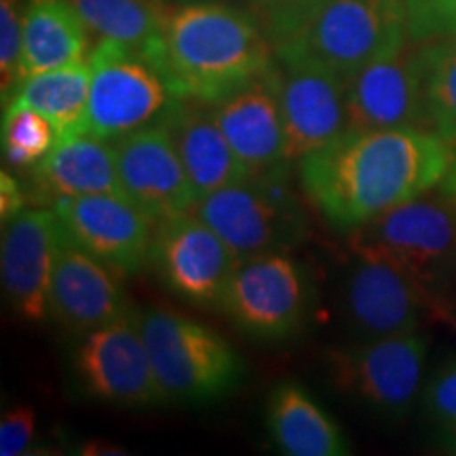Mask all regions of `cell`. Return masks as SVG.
<instances>
[{
    "instance_id": "1",
    "label": "cell",
    "mask_w": 456,
    "mask_h": 456,
    "mask_svg": "<svg viewBox=\"0 0 456 456\" xmlns=\"http://www.w3.org/2000/svg\"><path fill=\"white\" fill-rule=\"evenodd\" d=\"M454 146L427 129L346 131L298 159L306 201L336 231H355L440 186Z\"/></svg>"
},
{
    "instance_id": "2",
    "label": "cell",
    "mask_w": 456,
    "mask_h": 456,
    "mask_svg": "<svg viewBox=\"0 0 456 456\" xmlns=\"http://www.w3.org/2000/svg\"><path fill=\"white\" fill-rule=\"evenodd\" d=\"M174 98L216 106L265 77L275 47L249 9L231 3L171 4L142 53Z\"/></svg>"
},
{
    "instance_id": "3",
    "label": "cell",
    "mask_w": 456,
    "mask_h": 456,
    "mask_svg": "<svg viewBox=\"0 0 456 456\" xmlns=\"http://www.w3.org/2000/svg\"><path fill=\"white\" fill-rule=\"evenodd\" d=\"M349 249L391 262L431 298L450 292L456 283V197L431 188L351 231Z\"/></svg>"
},
{
    "instance_id": "4",
    "label": "cell",
    "mask_w": 456,
    "mask_h": 456,
    "mask_svg": "<svg viewBox=\"0 0 456 456\" xmlns=\"http://www.w3.org/2000/svg\"><path fill=\"white\" fill-rule=\"evenodd\" d=\"M406 43V0H328L275 53L281 64L322 66L349 78Z\"/></svg>"
},
{
    "instance_id": "5",
    "label": "cell",
    "mask_w": 456,
    "mask_h": 456,
    "mask_svg": "<svg viewBox=\"0 0 456 456\" xmlns=\"http://www.w3.org/2000/svg\"><path fill=\"white\" fill-rule=\"evenodd\" d=\"M142 334L165 403H209L243 379V362L212 328L167 309L142 313Z\"/></svg>"
},
{
    "instance_id": "6",
    "label": "cell",
    "mask_w": 456,
    "mask_h": 456,
    "mask_svg": "<svg viewBox=\"0 0 456 456\" xmlns=\"http://www.w3.org/2000/svg\"><path fill=\"white\" fill-rule=\"evenodd\" d=\"M239 260L285 252L309 232L306 214L289 184V167L252 174L199 199L192 208Z\"/></svg>"
},
{
    "instance_id": "7",
    "label": "cell",
    "mask_w": 456,
    "mask_h": 456,
    "mask_svg": "<svg viewBox=\"0 0 456 456\" xmlns=\"http://www.w3.org/2000/svg\"><path fill=\"white\" fill-rule=\"evenodd\" d=\"M427 346L429 340L420 332L336 346L326 355L330 383L374 414L402 420L419 395Z\"/></svg>"
},
{
    "instance_id": "8",
    "label": "cell",
    "mask_w": 456,
    "mask_h": 456,
    "mask_svg": "<svg viewBox=\"0 0 456 456\" xmlns=\"http://www.w3.org/2000/svg\"><path fill=\"white\" fill-rule=\"evenodd\" d=\"M91 85L83 134L121 140L159 121L174 95L155 66L140 51L102 41L89 55Z\"/></svg>"
},
{
    "instance_id": "9",
    "label": "cell",
    "mask_w": 456,
    "mask_h": 456,
    "mask_svg": "<svg viewBox=\"0 0 456 456\" xmlns=\"http://www.w3.org/2000/svg\"><path fill=\"white\" fill-rule=\"evenodd\" d=\"M313 305L309 275L285 252L239 262L220 313L258 340H288L302 332Z\"/></svg>"
},
{
    "instance_id": "10",
    "label": "cell",
    "mask_w": 456,
    "mask_h": 456,
    "mask_svg": "<svg viewBox=\"0 0 456 456\" xmlns=\"http://www.w3.org/2000/svg\"><path fill=\"white\" fill-rule=\"evenodd\" d=\"M239 262L224 239L192 209L157 222L148 265L188 305L220 311Z\"/></svg>"
},
{
    "instance_id": "11",
    "label": "cell",
    "mask_w": 456,
    "mask_h": 456,
    "mask_svg": "<svg viewBox=\"0 0 456 456\" xmlns=\"http://www.w3.org/2000/svg\"><path fill=\"white\" fill-rule=\"evenodd\" d=\"M77 383L91 399L123 408H152L165 397L142 334V313L129 309L85 334L74 351Z\"/></svg>"
},
{
    "instance_id": "12",
    "label": "cell",
    "mask_w": 456,
    "mask_h": 456,
    "mask_svg": "<svg viewBox=\"0 0 456 456\" xmlns=\"http://www.w3.org/2000/svg\"><path fill=\"white\" fill-rule=\"evenodd\" d=\"M425 43L410 41L349 77V131L427 129Z\"/></svg>"
},
{
    "instance_id": "13",
    "label": "cell",
    "mask_w": 456,
    "mask_h": 456,
    "mask_svg": "<svg viewBox=\"0 0 456 456\" xmlns=\"http://www.w3.org/2000/svg\"><path fill=\"white\" fill-rule=\"evenodd\" d=\"M281 106L288 152L298 161L349 131V78L322 66L271 68Z\"/></svg>"
},
{
    "instance_id": "14",
    "label": "cell",
    "mask_w": 456,
    "mask_h": 456,
    "mask_svg": "<svg viewBox=\"0 0 456 456\" xmlns=\"http://www.w3.org/2000/svg\"><path fill=\"white\" fill-rule=\"evenodd\" d=\"M51 208L68 235L118 275H135L151 262L157 222L123 195L64 197Z\"/></svg>"
},
{
    "instance_id": "15",
    "label": "cell",
    "mask_w": 456,
    "mask_h": 456,
    "mask_svg": "<svg viewBox=\"0 0 456 456\" xmlns=\"http://www.w3.org/2000/svg\"><path fill=\"white\" fill-rule=\"evenodd\" d=\"M342 283V313L362 338L416 332L429 317L431 296L391 262L353 254Z\"/></svg>"
},
{
    "instance_id": "16",
    "label": "cell",
    "mask_w": 456,
    "mask_h": 456,
    "mask_svg": "<svg viewBox=\"0 0 456 456\" xmlns=\"http://www.w3.org/2000/svg\"><path fill=\"white\" fill-rule=\"evenodd\" d=\"M117 165L123 197L155 222L195 208V191L161 121L118 140Z\"/></svg>"
},
{
    "instance_id": "17",
    "label": "cell",
    "mask_w": 456,
    "mask_h": 456,
    "mask_svg": "<svg viewBox=\"0 0 456 456\" xmlns=\"http://www.w3.org/2000/svg\"><path fill=\"white\" fill-rule=\"evenodd\" d=\"M64 224L53 208H26L3 222L0 275L13 311L26 322L49 317V289L55 249Z\"/></svg>"
},
{
    "instance_id": "18",
    "label": "cell",
    "mask_w": 456,
    "mask_h": 456,
    "mask_svg": "<svg viewBox=\"0 0 456 456\" xmlns=\"http://www.w3.org/2000/svg\"><path fill=\"white\" fill-rule=\"evenodd\" d=\"M131 309L114 271L91 256L66 228L55 249L49 289V317L66 332L85 336Z\"/></svg>"
},
{
    "instance_id": "19",
    "label": "cell",
    "mask_w": 456,
    "mask_h": 456,
    "mask_svg": "<svg viewBox=\"0 0 456 456\" xmlns=\"http://www.w3.org/2000/svg\"><path fill=\"white\" fill-rule=\"evenodd\" d=\"M212 110L228 144L252 174L289 167L292 159L271 70Z\"/></svg>"
},
{
    "instance_id": "20",
    "label": "cell",
    "mask_w": 456,
    "mask_h": 456,
    "mask_svg": "<svg viewBox=\"0 0 456 456\" xmlns=\"http://www.w3.org/2000/svg\"><path fill=\"white\" fill-rule=\"evenodd\" d=\"M159 121L169 129L197 201L252 175L228 144L209 104L171 98Z\"/></svg>"
},
{
    "instance_id": "21",
    "label": "cell",
    "mask_w": 456,
    "mask_h": 456,
    "mask_svg": "<svg viewBox=\"0 0 456 456\" xmlns=\"http://www.w3.org/2000/svg\"><path fill=\"white\" fill-rule=\"evenodd\" d=\"M32 195L37 201L64 197L123 195L118 180L117 146L89 134L61 135L43 161L32 167Z\"/></svg>"
},
{
    "instance_id": "22",
    "label": "cell",
    "mask_w": 456,
    "mask_h": 456,
    "mask_svg": "<svg viewBox=\"0 0 456 456\" xmlns=\"http://www.w3.org/2000/svg\"><path fill=\"white\" fill-rule=\"evenodd\" d=\"M21 15L20 81L85 61L89 26L72 0H28Z\"/></svg>"
},
{
    "instance_id": "23",
    "label": "cell",
    "mask_w": 456,
    "mask_h": 456,
    "mask_svg": "<svg viewBox=\"0 0 456 456\" xmlns=\"http://www.w3.org/2000/svg\"><path fill=\"white\" fill-rule=\"evenodd\" d=\"M271 440L289 456H345L349 440L340 425L298 383H279L266 402Z\"/></svg>"
},
{
    "instance_id": "24",
    "label": "cell",
    "mask_w": 456,
    "mask_h": 456,
    "mask_svg": "<svg viewBox=\"0 0 456 456\" xmlns=\"http://www.w3.org/2000/svg\"><path fill=\"white\" fill-rule=\"evenodd\" d=\"M89 85V61L53 68L21 78L4 106H28L45 114L55 125L60 138L68 134H83L87 121Z\"/></svg>"
},
{
    "instance_id": "25",
    "label": "cell",
    "mask_w": 456,
    "mask_h": 456,
    "mask_svg": "<svg viewBox=\"0 0 456 456\" xmlns=\"http://www.w3.org/2000/svg\"><path fill=\"white\" fill-rule=\"evenodd\" d=\"M89 30L144 53L161 32L169 0H72Z\"/></svg>"
},
{
    "instance_id": "26",
    "label": "cell",
    "mask_w": 456,
    "mask_h": 456,
    "mask_svg": "<svg viewBox=\"0 0 456 456\" xmlns=\"http://www.w3.org/2000/svg\"><path fill=\"white\" fill-rule=\"evenodd\" d=\"M429 131L456 146V37L425 43Z\"/></svg>"
},
{
    "instance_id": "27",
    "label": "cell",
    "mask_w": 456,
    "mask_h": 456,
    "mask_svg": "<svg viewBox=\"0 0 456 456\" xmlns=\"http://www.w3.org/2000/svg\"><path fill=\"white\" fill-rule=\"evenodd\" d=\"M3 157L11 167H34L60 140L55 125L28 106L7 104L3 112Z\"/></svg>"
},
{
    "instance_id": "28",
    "label": "cell",
    "mask_w": 456,
    "mask_h": 456,
    "mask_svg": "<svg viewBox=\"0 0 456 456\" xmlns=\"http://www.w3.org/2000/svg\"><path fill=\"white\" fill-rule=\"evenodd\" d=\"M275 51L294 38L328 0H243Z\"/></svg>"
},
{
    "instance_id": "29",
    "label": "cell",
    "mask_w": 456,
    "mask_h": 456,
    "mask_svg": "<svg viewBox=\"0 0 456 456\" xmlns=\"http://www.w3.org/2000/svg\"><path fill=\"white\" fill-rule=\"evenodd\" d=\"M423 403L437 440L456 452V357H450L433 372L425 387Z\"/></svg>"
},
{
    "instance_id": "30",
    "label": "cell",
    "mask_w": 456,
    "mask_h": 456,
    "mask_svg": "<svg viewBox=\"0 0 456 456\" xmlns=\"http://www.w3.org/2000/svg\"><path fill=\"white\" fill-rule=\"evenodd\" d=\"M408 38L431 43L456 37V0H406Z\"/></svg>"
},
{
    "instance_id": "31",
    "label": "cell",
    "mask_w": 456,
    "mask_h": 456,
    "mask_svg": "<svg viewBox=\"0 0 456 456\" xmlns=\"http://www.w3.org/2000/svg\"><path fill=\"white\" fill-rule=\"evenodd\" d=\"M21 20H24V15H20V0H0V87H3V104L20 83Z\"/></svg>"
},
{
    "instance_id": "32",
    "label": "cell",
    "mask_w": 456,
    "mask_h": 456,
    "mask_svg": "<svg viewBox=\"0 0 456 456\" xmlns=\"http://www.w3.org/2000/svg\"><path fill=\"white\" fill-rule=\"evenodd\" d=\"M37 431V412L34 408L20 403L9 408L0 420V454L20 456L30 450Z\"/></svg>"
},
{
    "instance_id": "33",
    "label": "cell",
    "mask_w": 456,
    "mask_h": 456,
    "mask_svg": "<svg viewBox=\"0 0 456 456\" xmlns=\"http://www.w3.org/2000/svg\"><path fill=\"white\" fill-rule=\"evenodd\" d=\"M26 205L28 197L24 188H21L13 175L3 171L0 174V218H3V222H9L20 212H24Z\"/></svg>"
},
{
    "instance_id": "34",
    "label": "cell",
    "mask_w": 456,
    "mask_h": 456,
    "mask_svg": "<svg viewBox=\"0 0 456 456\" xmlns=\"http://www.w3.org/2000/svg\"><path fill=\"white\" fill-rule=\"evenodd\" d=\"M429 319H433V322L446 323L448 328H452L456 332V294H454V289L433 296V298L429 300Z\"/></svg>"
},
{
    "instance_id": "35",
    "label": "cell",
    "mask_w": 456,
    "mask_h": 456,
    "mask_svg": "<svg viewBox=\"0 0 456 456\" xmlns=\"http://www.w3.org/2000/svg\"><path fill=\"white\" fill-rule=\"evenodd\" d=\"M78 454L87 456H117V454H127V450L118 444L108 442V440H89L78 446Z\"/></svg>"
},
{
    "instance_id": "36",
    "label": "cell",
    "mask_w": 456,
    "mask_h": 456,
    "mask_svg": "<svg viewBox=\"0 0 456 456\" xmlns=\"http://www.w3.org/2000/svg\"><path fill=\"white\" fill-rule=\"evenodd\" d=\"M440 186L444 188V191L452 192V195L456 197V159H452V163H450L448 174L444 175V180H442Z\"/></svg>"
},
{
    "instance_id": "37",
    "label": "cell",
    "mask_w": 456,
    "mask_h": 456,
    "mask_svg": "<svg viewBox=\"0 0 456 456\" xmlns=\"http://www.w3.org/2000/svg\"><path fill=\"white\" fill-rule=\"evenodd\" d=\"M171 4H188V3H231V0H169Z\"/></svg>"
},
{
    "instance_id": "38",
    "label": "cell",
    "mask_w": 456,
    "mask_h": 456,
    "mask_svg": "<svg viewBox=\"0 0 456 456\" xmlns=\"http://www.w3.org/2000/svg\"><path fill=\"white\" fill-rule=\"evenodd\" d=\"M452 159H456V146H454V157Z\"/></svg>"
}]
</instances>
